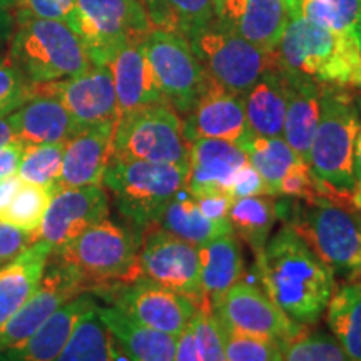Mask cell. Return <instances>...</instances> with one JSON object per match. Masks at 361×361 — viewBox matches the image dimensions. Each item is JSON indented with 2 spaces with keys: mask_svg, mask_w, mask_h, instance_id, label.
<instances>
[{
  "mask_svg": "<svg viewBox=\"0 0 361 361\" xmlns=\"http://www.w3.org/2000/svg\"><path fill=\"white\" fill-rule=\"evenodd\" d=\"M256 259L264 293L288 318L301 326L322 318L335 276L291 226L273 234Z\"/></svg>",
  "mask_w": 361,
  "mask_h": 361,
  "instance_id": "obj_1",
  "label": "cell"
},
{
  "mask_svg": "<svg viewBox=\"0 0 361 361\" xmlns=\"http://www.w3.org/2000/svg\"><path fill=\"white\" fill-rule=\"evenodd\" d=\"M361 128V109L348 89L322 85V112L310 147V168L319 197L361 213L353 151Z\"/></svg>",
  "mask_w": 361,
  "mask_h": 361,
  "instance_id": "obj_2",
  "label": "cell"
},
{
  "mask_svg": "<svg viewBox=\"0 0 361 361\" xmlns=\"http://www.w3.org/2000/svg\"><path fill=\"white\" fill-rule=\"evenodd\" d=\"M274 54V64L286 74L318 85L361 89V37L290 19Z\"/></svg>",
  "mask_w": 361,
  "mask_h": 361,
  "instance_id": "obj_3",
  "label": "cell"
},
{
  "mask_svg": "<svg viewBox=\"0 0 361 361\" xmlns=\"http://www.w3.org/2000/svg\"><path fill=\"white\" fill-rule=\"evenodd\" d=\"M283 218L308 243L318 258L345 283L361 281V213L316 197L276 201Z\"/></svg>",
  "mask_w": 361,
  "mask_h": 361,
  "instance_id": "obj_4",
  "label": "cell"
},
{
  "mask_svg": "<svg viewBox=\"0 0 361 361\" xmlns=\"http://www.w3.org/2000/svg\"><path fill=\"white\" fill-rule=\"evenodd\" d=\"M188 183L189 166L117 157H111L102 178V186L111 192L119 213L142 233Z\"/></svg>",
  "mask_w": 361,
  "mask_h": 361,
  "instance_id": "obj_5",
  "label": "cell"
},
{
  "mask_svg": "<svg viewBox=\"0 0 361 361\" xmlns=\"http://www.w3.org/2000/svg\"><path fill=\"white\" fill-rule=\"evenodd\" d=\"M141 243L142 231L106 218L54 255L61 256L82 274L90 293L107 284L130 283L141 278Z\"/></svg>",
  "mask_w": 361,
  "mask_h": 361,
  "instance_id": "obj_6",
  "label": "cell"
},
{
  "mask_svg": "<svg viewBox=\"0 0 361 361\" xmlns=\"http://www.w3.org/2000/svg\"><path fill=\"white\" fill-rule=\"evenodd\" d=\"M8 59L32 84L72 78L92 66L74 30L47 19L17 20Z\"/></svg>",
  "mask_w": 361,
  "mask_h": 361,
  "instance_id": "obj_7",
  "label": "cell"
},
{
  "mask_svg": "<svg viewBox=\"0 0 361 361\" xmlns=\"http://www.w3.org/2000/svg\"><path fill=\"white\" fill-rule=\"evenodd\" d=\"M67 25L92 66H107L121 49L144 42L152 30L142 0H75Z\"/></svg>",
  "mask_w": 361,
  "mask_h": 361,
  "instance_id": "obj_8",
  "label": "cell"
},
{
  "mask_svg": "<svg viewBox=\"0 0 361 361\" xmlns=\"http://www.w3.org/2000/svg\"><path fill=\"white\" fill-rule=\"evenodd\" d=\"M191 142L183 129V117L166 104L141 107L117 117L111 157L189 166Z\"/></svg>",
  "mask_w": 361,
  "mask_h": 361,
  "instance_id": "obj_9",
  "label": "cell"
},
{
  "mask_svg": "<svg viewBox=\"0 0 361 361\" xmlns=\"http://www.w3.org/2000/svg\"><path fill=\"white\" fill-rule=\"evenodd\" d=\"M211 80L229 92L245 96L274 64V54L247 42L218 22H211L188 37Z\"/></svg>",
  "mask_w": 361,
  "mask_h": 361,
  "instance_id": "obj_10",
  "label": "cell"
},
{
  "mask_svg": "<svg viewBox=\"0 0 361 361\" xmlns=\"http://www.w3.org/2000/svg\"><path fill=\"white\" fill-rule=\"evenodd\" d=\"M142 45L166 104L180 117L189 114L213 82L189 40L152 29Z\"/></svg>",
  "mask_w": 361,
  "mask_h": 361,
  "instance_id": "obj_11",
  "label": "cell"
},
{
  "mask_svg": "<svg viewBox=\"0 0 361 361\" xmlns=\"http://www.w3.org/2000/svg\"><path fill=\"white\" fill-rule=\"evenodd\" d=\"M90 293L123 310L135 322L174 338H179L191 326L200 308L188 296L144 276L130 283L107 284Z\"/></svg>",
  "mask_w": 361,
  "mask_h": 361,
  "instance_id": "obj_12",
  "label": "cell"
},
{
  "mask_svg": "<svg viewBox=\"0 0 361 361\" xmlns=\"http://www.w3.org/2000/svg\"><path fill=\"white\" fill-rule=\"evenodd\" d=\"M82 293H89L85 278L71 263L52 252L32 295L0 326V348L32 336L62 305Z\"/></svg>",
  "mask_w": 361,
  "mask_h": 361,
  "instance_id": "obj_13",
  "label": "cell"
},
{
  "mask_svg": "<svg viewBox=\"0 0 361 361\" xmlns=\"http://www.w3.org/2000/svg\"><path fill=\"white\" fill-rule=\"evenodd\" d=\"M141 276L188 296L202 306L200 247L151 226L139 250Z\"/></svg>",
  "mask_w": 361,
  "mask_h": 361,
  "instance_id": "obj_14",
  "label": "cell"
},
{
  "mask_svg": "<svg viewBox=\"0 0 361 361\" xmlns=\"http://www.w3.org/2000/svg\"><path fill=\"white\" fill-rule=\"evenodd\" d=\"M211 311L221 326L279 343L305 328L288 318L259 286L243 278L226 291Z\"/></svg>",
  "mask_w": 361,
  "mask_h": 361,
  "instance_id": "obj_15",
  "label": "cell"
},
{
  "mask_svg": "<svg viewBox=\"0 0 361 361\" xmlns=\"http://www.w3.org/2000/svg\"><path fill=\"white\" fill-rule=\"evenodd\" d=\"M35 85L62 102L78 130L116 124L119 117L114 80L107 66H90L72 78Z\"/></svg>",
  "mask_w": 361,
  "mask_h": 361,
  "instance_id": "obj_16",
  "label": "cell"
},
{
  "mask_svg": "<svg viewBox=\"0 0 361 361\" xmlns=\"http://www.w3.org/2000/svg\"><path fill=\"white\" fill-rule=\"evenodd\" d=\"M107 216L109 197L102 186L56 189L35 233V241L45 243L56 252Z\"/></svg>",
  "mask_w": 361,
  "mask_h": 361,
  "instance_id": "obj_17",
  "label": "cell"
},
{
  "mask_svg": "<svg viewBox=\"0 0 361 361\" xmlns=\"http://www.w3.org/2000/svg\"><path fill=\"white\" fill-rule=\"evenodd\" d=\"M216 22L266 52H274L290 24L288 0H216Z\"/></svg>",
  "mask_w": 361,
  "mask_h": 361,
  "instance_id": "obj_18",
  "label": "cell"
},
{
  "mask_svg": "<svg viewBox=\"0 0 361 361\" xmlns=\"http://www.w3.org/2000/svg\"><path fill=\"white\" fill-rule=\"evenodd\" d=\"M183 129L189 142L197 139H223L239 146L250 135L245 99L213 80L192 111L183 117Z\"/></svg>",
  "mask_w": 361,
  "mask_h": 361,
  "instance_id": "obj_19",
  "label": "cell"
},
{
  "mask_svg": "<svg viewBox=\"0 0 361 361\" xmlns=\"http://www.w3.org/2000/svg\"><path fill=\"white\" fill-rule=\"evenodd\" d=\"M97 300L92 293L72 298L62 305L32 336L0 348V361H56L69 343L78 324L96 313Z\"/></svg>",
  "mask_w": 361,
  "mask_h": 361,
  "instance_id": "obj_20",
  "label": "cell"
},
{
  "mask_svg": "<svg viewBox=\"0 0 361 361\" xmlns=\"http://www.w3.org/2000/svg\"><path fill=\"white\" fill-rule=\"evenodd\" d=\"M114 126L101 124L80 129L67 139L56 189L102 186L104 173L111 159Z\"/></svg>",
  "mask_w": 361,
  "mask_h": 361,
  "instance_id": "obj_21",
  "label": "cell"
},
{
  "mask_svg": "<svg viewBox=\"0 0 361 361\" xmlns=\"http://www.w3.org/2000/svg\"><path fill=\"white\" fill-rule=\"evenodd\" d=\"M13 135L24 146L66 142L78 133L62 102L34 84V94L17 111L8 114Z\"/></svg>",
  "mask_w": 361,
  "mask_h": 361,
  "instance_id": "obj_22",
  "label": "cell"
},
{
  "mask_svg": "<svg viewBox=\"0 0 361 361\" xmlns=\"http://www.w3.org/2000/svg\"><path fill=\"white\" fill-rule=\"evenodd\" d=\"M107 67L114 80L119 116L141 107L166 104L142 42L126 45L111 59Z\"/></svg>",
  "mask_w": 361,
  "mask_h": 361,
  "instance_id": "obj_23",
  "label": "cell"
},
{
  "mask_svg": "<svg viewBox=\"0 0 361 361\" xmlns=\"http://www.w3.org/2000/svg\"><path fill=\"white\" fill-rule=\"evenodd\" d=\"M246 162H250L246 152L234 142L223 139L192 141L189 151V191L192 196L229 192L234 173Z\"/></svg>",
  "mask_w": 361,
  "mask_h": 361,
  "instance_id": "obj_24",
  "label": "cell"
},
{
  "mask_svg": "<svg viewBox=\"0 0 361 361\" xmlns=\"http://www.w3.org/2000/svg\"><path fill=\"white\" fill-rule=\"evenodd\" d=\"M283 75L286 79L288 99L283 139L301 159L310 164V147L322 112V85L295 78L286 72H283Z\"/></svg>",
  "mask_w": 361,
  "mask_h": 361,
  "instance_id": "obj_25",
  "label": "cell"
},
{
  "mask_svg": "<svg viewBox=\"0 0 361 361\" xmlns=\"http://www.w3.org/2000/svg\"><path fill=\"white\" fill-rule=\"evenodd\" d=\"M96 313L133 361H174L178 338L135 322L112 305H99Z\"/></svg>",
  "mask_w": 361,
  "mask_h": 361,
  "instance_id": "obj_26",
  "label": "cell"
},
{
  "mask_svg": "<svg viewBox=\"0 0 361 361\" xmlns=\"http://www.w3.org/2000/svg\"><path fill=\"white\" fill-rule=\"evenodd\" d=\"M246 124L251 135L283 137L286 117V79L273 64L243 96Z\"/></svg>",
  "mask_w": 361,
  "mask_h": 361,
  "instance_id": "obj_27",
  "label": "cell"
},
{
  "mask_svg": "<svg viewBox=\"0 0 361 361\" xmlns=\"http://www.w3.org/2000/svg\"><path fill=\"white\" fill-rule=\"evenodd\" d=\"M202 306L213 308L245 274L241 245L233 231L200 247Z\"/></svg>",
  "mask_w": 361,
  "mask_h": 361,
  "instance_id": "obj_28",
  "label": "cell"
},
{
  "mask_svg": "<svg viewBox=\"0 0 361 361\" xmlns=\"http://www.w3.org/2000/svg\"><path fill=\"white\" fill-rule=\"evenodd\" d=\"M51 255V246L35 241L17 258L0 266V326L32 295Z\"/></svg>",
  "mask_w": 361,
  "mask_h": 361,
  "instance_id": "obj_29",
  "label": "cell"
},
{
  "mask_svg": "<svg viewBox=\"0 0 361 361\" xmlns=\"http://www.w3.org/2000/svg\"><path fill=\"white\" fill-rule=\"evenodd\" d=\"M152 226L183 241L191 243L196 247L204 246L213 239L231 231L229 221H214L202 214L196 197L188 186L174 194L173 200L166 204Z\"/></svg>",
  "mask_w": 361,
  "mask_h": 361,
  "instance_id": "obj_30",
  "label": "cell"
},
{
  "mask_svg": "<svg viewBox=\"0 0 361 361\" xmlns=\"http://www.w3.org/2000/svg\"><path fill=\"white\" fill-rule=\"evenodd\" d=\"M326 323L351 361H361V281L333 288Z\"/></svg>",
  "mask_w": 361,
  "mask_h": 361,
  "instance_id": "obj_31",
  "label": "cell"
},
{
  "mask_svg": "<svg viewBox=\"0 0 361 361\" xmlns=\"http://www.w3.org/2000/svg\"><path fill=\"white\" fill-rule=\"evenodd\" d=\"M152 29L189 37L216 20V0H142Z\"/></svg>",
  "mask_w": 361,
  "mask_h": 361,
  "instance_id": "obj_32",
  "label": "cell"
},
{
  "mask_svg": "<svg viewBox=\"0 0 361 361\" xmlns=\"http://www.w3.org/2000/svg\"><path fill=\"white\" fill-rule=\"evenodd\" d=\"M56 361H133V358L99 319L97 313H92L78 324Z\"/></svg>",
  "mask_w": 361,
  "mask_h": 361,
  "instance_id": "obj_33",
  "label": "cell"
},
{
  "mask_svg": "<svg viewBox=\"0 0 361 361\" xmlns=\"http://www.w3.org/2000/svg\"><path fill=\"white\" fill-rule=\"evenodd\" d=\"M276 218V201L273 196L239 197L233 201L228 213L231 231L251 247L256 258L263 252Z\"/></svg>",
  "mask_w": 361,
  "mask_h": 361,
  "instance_id": "obj_34",
  "label": "cell"
},
{
  "mask_svg": "<svg viewBox=\"0 0 361 361\" xmlns=\"http://www.w3.org/2000/svg\"><path fill=\"white\" fill-rule=\"evenodd\" d=\"M246 152L250 164L264 180L266 196H279V186L296 162L303 161L283 137H259L247 135L239 144Z\"/></svg>",
  "mask_w": 361,
  "mask_h": 361,
  "instance_id": "obj_35",
  "label": "cell"
},
{
  "mask_svg": "<svg viewBox=\"0 0 361 361\" xmlns=\"http://www.w3.org/2000/svg\"><path fill=\"white\" fill-rule=\"evenodd\" d=\"M290 19H306L361 37V0H288Z\"/></svg>",
  "mask_w": 361,
  "mask_h": 361,
  "instance_id": "obj_36",
  "label": "cell"
},
{
  "mask_svg": "<svg viewBox=\"0 0 361 361\" xmlns=\"http://www.w3.org/2000/svg\"><path fill=\"white\" fill-rule=\"evenodd\" d=\"M64 144H40L25 146L17 178L24 184H34L40 188H51L56 191L57 179L61 176Z\"/></svg>",
  "mask_w": 361,
  "mask_h": 361,
  "instance_id": "obj_37",
  "label": "cell"
},
{
  "mask_svg": "<svg viewBox=\"0 0 361 361\" xmlns=\"http://www.w3.org/2000/svg\"><path fill=\"white\" fill-rule=\"evenodd\" d=\"M281 361H351L335 336L308 331L306 326L295 336L281 341Z\"/></svg>",
  "mask_w": 361,
  "mask_h": 361,
  "instance_id": "obj_38",
  "label": "cell"
},
{
  "mask_svg": "<svg viewBox=\"0 0 361 361\" xmlns=\"http://www.w3.org/2000/svg\"><path fill=\"white\" fill-rule=\"evenodd\" d=\"M52 194L54 189L51 188H40L22 183L11 206L7 207L0 219H6L22 229H27V231L37 233Z\"/></svg>",
  "mask_w": 361,
  "mask_h": 361,
  "instance_id": "obj_39",
  "label": "cell"
},
{
  "mask_svg": "<svg viewBox=\"0 0 361 361\" xmlns=\"http://www.w3.org/2000/svg\"><path fill=\"white\" fill-rule=\"evenodd\" d=\"M218 322V319H216ZM219 326L228 361H281V343Z\"/></svg>",
  "mask_w": 361,
  "mask_h": 361,
  "instance_id": "obj_40",
  "label": "cell"
},
{
  "mask_svg": "<svg viewBox=\"0 0 361 361\" xmlns=\"http://www.w3.org/2000/svg\"><path fill=\"white\" fill-rule=\"evenodd\" d=\"M34 84L11 59H0V116H8L32 97Z\"/></svg>",
  "mask_w": 361,
  "mask_h": 361,
  "instance_id": "obj_41",
  "label": "cell"
},
{
  "mask_svg": "<svg viewBox=\"0 0 361 361\" xmlns=\"http://www.w3.org/2000/svg\"><path fill=\"white\" fill-rule=\"evenodd\" d=\"M192 331L200 361H228L224 353L223 338L209 306H200L192 318Z\"/></svg>",
  "mask_w": 361,
  "mask_h": 361,
  "instance_id": "obj_42",
  "label": "cell"
},
{
  "mask_svg": "<svg viewBox=\"0 0 361 361\" xmlns=\"http://www.w3.org/2000/svg\"><path fill=\"white\" fill-rule=\"evenodd\" d=\"M75 0H16V20L47 19L67 24Z\"/></svg>",
  "mask_w": 361,
  "mask_h": 361,
  "instance_id": "obj_43",
  "label": "cell"
},
{
  "mask_svg": "<svg viewBox=\"0 0 361 361\" xmlns=\"http://www.w3.org/2000/svg\"><path fill=\"white\" fill-rule=\"evenodd\" d=\"M279 196L295 197L301 201H313L319 197L318 180L311 173L308 162L300 161L288 171L279 186Z\"/></svg>",
  "mask_w": 361,
  "mask_h": 361,
  "instance_id": "obj_44",
  "label": "cell"
},
{
  "mask_svg": "<svg viewBox=\"0 0 361 361\" xmlns=\"http://www.w3.org/2000/svg\"><path fill=\"white\" fill-rule=\"evenodd\" d=\"M34 243L35 233L22 229L6 219H0V264H6L17 258Z\"/></svg>",
  "mask_w": 361,
  "mask_h": 361,
  "instance_id": "obj_45",
  "label": "cell"
},
{
  "mask_svg": "<svg viewBox=\"0 0 361 361\" xmlns=\"http://www.w3.org/2000/svg\"><path fill=\"white\" fill-rule=\"evenodd\" d=\"M229 192L234 200L239 197H250V196H266L264 180L261 178L258 171H256L250 162L241 166L233 176L231 188Z\"/></svg>",
  "mask_w": 361,
  "mask_h": 361,
  "instance_id": "obj_46",
  "label": "cell"
},
{
  "mask_svg": "<svg viewBox=\"0 0 361 361\" xmlns=\"http://www.w3.org/2000/svg\"><path fill=\"white\" fill-rule=\"evenodd\" d=\"M196 197L197 206L206 218L214 221H228L229 207H231L234 197L229 192H207Z\"/></svg>",
  "mask_w": 361,
  "mask_h": 361,
  "instance_id": "obj_47",
  "label": "cell"
},
{
  "mask_svg": "<svg viewBox=\"0 0 361 361\" xmlns=\"http://www.w3.org/2000/svg\"><path fill=\"white\" fill-rule=\"evenodd\" d=\"M24 147L20 141H12L0 149V180L17 176Z\"/></svg>",
  "mask_w": 361,
  "mask_h": 361,
  "instance_id": "obj_48",
  "label": "cell"
},
{
  "mask_svg": "<svg viewBox=\"0 0 361 361\" xmlns=\"http://www.w3.org/2000/svg\"><path fill=\"white\" fill-rule=\"evenodd\" d=\"M174 361H200L196 348V340H194L192 326H189L186 331L178 338V346H176Z\"/></svg>",
  "mask_w": 361,
  "mask_h": 361,
  "instance_id": "obj_49",
  "label": "cell"
},
{
  "mask_svg": "<svg viewBox=\"0 0 361 361\" xmlns=\"http://www.w3.org/2000/svg\"><path fill=\"white\" fill-rule=\"evenodd\" d=\"M16 25V0H0V40L12 37Z\"/></svg>",
  "mask_w": 361,
  "mask_h": 361,
  "instance_id": "obj_50",
  "label": "cell"
},
{
  "mask_svg": "<svg viewBox=\"0 0 361 361\" xmlns=\"http://www.w3.org/2000/svg\"><path fill=\"white\" fill-rule=\"evenodd\" d=\"M22 186V180L17 178V176H12V178H7L0 180V218L6 213V209L11 206L13 197H16L17 191H19Z\"/></svg>",
  "mask_w": 361,
  "mask_h": 361,
  "instance_id": "obj_51",
  "label": "cell"
},
{
  "mask_svg": "<svg viewBox=\"0 0 361 361\" xmlns=\"http://www.w3.org/2000/svg\"><path fill=\"white\" fill-rule=\"evenodd\" d=\"M353 168H355V179H356V188L361 194V128L356 134L355 139V151H353Z\"/></svg>",
  "mask_w": 361,
  "mask_h": 361,
  "instance_id": "obj_52",
  "label": "cell"
},
{
  "mask_svg": "<svg viewBox=\"0 0 361 361\" xmlns=\"http://www.w3.org/2000/svg\"><path fill=\"white\" fill-rule=\"evenodd\" d=\"M12 141H17V139H16V135H13L11 123H8V117L0 116V149H2L4 146H7V144Z\"/></svg>",
  "mask_w": 361,
  "mask_h": 361,
  "instance_id": "obj_53",
  "label": "cell"
},
{
  "mask_svg": "<svg viewBox=\"0 0 361 361\" xmlns=\"http://www.w3.org/2000/svg\"><path fill=\"white\" fill-rule=\"evenodd\" d=\"M0 266H2V264H0Z\"/></svg>",
  "mask_w": 361,
  "mask_h": 361,
  "instance_id": "obj_54",
  "label": "cell"
}]
</instances>
